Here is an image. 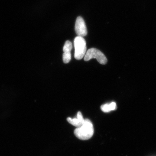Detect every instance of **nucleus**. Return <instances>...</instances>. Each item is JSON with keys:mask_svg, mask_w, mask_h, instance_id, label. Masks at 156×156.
<instances>
[{"mask_svg": "<svg viewBox=\"0 0 156 156\" xmlns=\"http://www.w3.org/2000/svg\"><path fill=\"white\" fill-rule=\"evenodd\" d=\"M94 128L92 122L89 119H86L83 124L75 130L74 134L79 139L87 140L92 137L94 134Z\"/></svg>", "mask_w": 156, "mask_h": 156, "instance_id": "obj_1", "label": "nucleus"}, {"mask_svg": "<svg viewBox=\"0 0 156 156\" xmlns=\"http://www.w3.org/2000/svg\"><path fill=\"white\" fill-rule=\"evenodd\" d=\"M75 47L74 57L76 59H82L87 53V43L83 37L77 36L74 41Z\"/></svg>", "mask_w": 156, "mask_h": 156, "instance_id": "obj_2", "label": "nucleus"}, {"mask_svg": "<svg viewBox=\"0 0 156 156\" xmlns=\"http://www.w3.org/2000/svg\"><path fill=\"white\" fill-rule=\"evenodd\" d=\"M92 58H96L98 62L102 65L106 64L108 61L105 55L96 48H91L87 51L84 56V60L88 61Z\"/></svg>", "mask_w": 156, "mask_h": 156, "instance_id": "obj_3", "label": "nucleus"}, {"mask_svg": "<svg viewBox=\"0 0 156 156\" xmlns=\"http://www.w3.org/2000/svg\"><path fill=\"white\" fill-rule=\"evenodd\" d=\"M75 31L78 36L84 37L87 34V29L83 18L79 16L76 20Z\"/></svg>", "mask_w": 156, "mask_h": 156, "instance_id": "obj_4", "label": "nucleus"}, {"mask_svg": "<svg viewBox=\"0 0 156 156\" xmlns=\"http://www.w3.org/2000/svg\"><path fill=\"white\" fill-rule=\"evenodd\" d=\"M73 48L72 43L67 41L65 43L63 48V61L65 63H68L71 59V51Z\"/></svg>", "mask_w": 156, "mask_h": 156, "instance_id": "obj_5", "label": "nucleus"}, {"mask_svg": "<svg viewBox=\"0 0 156 156\" xmlns=\"http://www.w3.org/2000/svg\"><path fill=\"white\" fill-rule=\"evenodd\" d=\"M67 121L69 123L73 126H75L76 128L81 127L83 124L85 119H83L82 113L79 112L77 115V118L72 119L71 118H68Z\"/></svg>", "mask_w": 156, "mask_h": 156, "instance_id": "obj_6", "label": "nucleus"}, {"mask_svg": "<svg viewBox=\"0 0 156 156\" xmlns=\"http://www.w3.org/2000/svg\"><path fill=\"white\" fill-rule=\"evenodd\" d=\"M101 109L102 112L105 113L109 112L115 110L117 109L116 104L115 102H112L110 104L107 103L102 105L101 106Z\"/></svg>", "mask_w": 156, "mask_h": 156, "instance_id": "obj_7", "label": "nucleus"}]
</instances>
